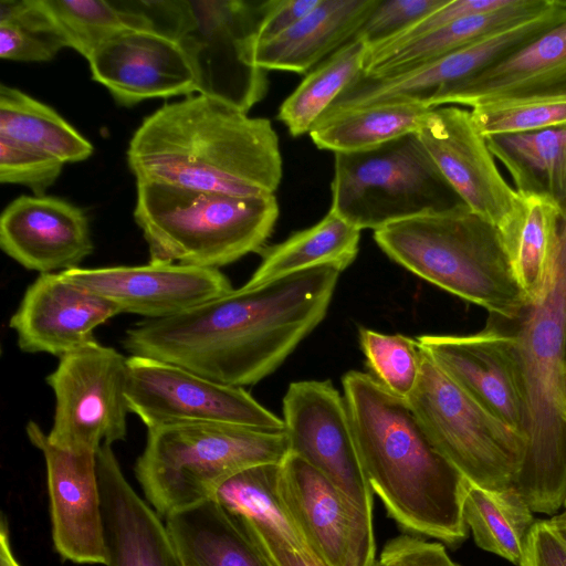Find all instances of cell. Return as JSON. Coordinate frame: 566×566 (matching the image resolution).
<instances>
[{
	"instance_id": "obj_1",
	"label": "cell",
	"mask_w": 566,
	"mask_h": 566,
	"mask_svg": "<svg viewBox=\"0 0 566 566\" xmlns=\"http://www.w3.org/2000/svg\"><path fill=\"white\" fill-rule=\"evenodd\" d=\"M298 271L126 331L132 355L167 361L219 384L245 387L271 375L325 317L339 274Z\"/></svg>"
},
{
	"instance_id": "obj_2",
	"label": "cell",
	"mask_w": 566,
	"mask_h": 566,
	"mask_svg": "<svg viewBox=\"0 0 566 566\" xmlns=\"http://www.w3.org/2000/svg\"><path fill=\"white\" fill-rule=\"evenodd\" d=\"M127 163L136 182L238 196L274 195L283 174L269 119L202 94L147 116L129 142Z\"/></svg>"
},
{
	"instance_id": "obj_3",
	"label": "cell",
	"mask_w": 566,
	"mask_h": 566,
	"mask_svg": "<svg viewBox=\"0 0 566 566\" xmlns=\"http://www.w3.org/2000/svg\"><path fill=\"white\" fill-rule=\"evenodd\" d=\"M342 384L363 470L388 516L407 532L449 545L464 541L468 480L438 451L407 400L363 371L346 373Z\"/></svg>"
},
{
	"instance_id": "obj_4",
	"label": "cell",
	"mask_w": 566,
	"mask_h": 566,
	"mask_svg": "<svg viewBox=\"0 0 566 566\" xmlns=\"http://www.w3.org/2000/svg\"><path fill=\"white\" fill-rule=\"evenodd\" d=\"M517 321L527 427L514 486L533 512L555 515L566 502V209L547 284Z\"/></svg>"
},
{
	"instance_id": "obj_5",
	"label": "cell",
	"mask_w": 566,
	"mask_h": 566,
	"mask_svg": "<svg viewBox=\"0 0 566 566\" xmlns=\"http://www.w3.org/2000/svg\"><path fill=\"white\" fill-rule=\"evenodd\" d=\"M374 240L399 265L492 315L517 321L530 305L499 230L464 203L390 223Z\"/></svg>"
},
{
	"instance_id": "obj_6",
	"label": "cell",
	"mask_w": 566,
	"mask_h": 566,
	"mask_svg": "<svg viewBox=\"0 0 566 566\" xmlns=\"http://www.w3.org/2000/svg\"><path fill=\"white\" fill-rule=\"evenodd\" d=\"M279 211L274 195L238 196L137 182L134 219L149 262L219 269L260 252Z\"/></svg>"
},
{
	"instance_id": "obj_7",
	"label": "cell",
	"mask_w": 566,
	"mask_h": 566,
	"mask_svg": "<svg viewBox=\"0 0 566 566\" xmlns=\"http://www.w3.org/2000/svg\"><path fill=\"white\" fill-rule=\"evenodd\" d=\"M291 453L285 429L233 423H180L147 429L135 475L160 517L213 497L233 475L282 463Z\"/></svg>"
},
{
	"instance_id": "obj_8",
	"label": "cell",
	"mask_w": 566,
	"mask_h": 566,
	"mask_svg": "<svg viewBox=\"0 0 566 566\" xmlns=\"http://www.w3.org/2000/svg\"><path fill=\"white\" fill-rule=\"evenodd\" d=\"M331 210L359 230L463 203L417 133L377 147L335 154Z\"/></svg>"
},
{
	"instance_id": "obj_9",
	"label": "cell",
	"mask_w": 566,
	"mask_h": 566,
	"mask_svg": "<svg viewBox=\"0 0 566 566\" xmlns=\"http://www.w3.org/2000/svg\"><path fill=\"white\" fill-rule=\"evenodd\" d=\"M406 400L438 451L468 481L493 490L514 485L525 437L482 407L426 355L417 386Z\"/></svg>"
},
{
	"instance_id": "obj_10",
	"label": "cell",
	"mask_w": 566,
	"mask_h": 566,
	"mask_svg": "<svg viewBox=\"0 0 566 566\" xmlns=\"http://www.w3.org/2000/svg\"><path fill=\"white\" fill-rule=\"evenodd\" d=\"M127 358L97 340L60 357L45 381L55 397L49 441L63 450L96 453L125 440Z\"/></svg>"
},
{
	"instance_id": "obj_11",
	"label": "cell",
	"mask_w": 566,
	"mask_h": 566,
	"mask_svg": "<svg viewBox=\"0 0 566 566\" xmlns=\"http://www.w3.org/2000/svg\"><path fill=\"white\" fill-rule=\"evenodd\" d=\"M189 1L192 22L178 43L193 71L197 94L248 113L269 87L268 71L255 63L263 2Z\"/></svg>"
},
{
	"instance_id": "obj_12",
	"label": "cell",
	"mask_w": 566,
	"mask_h": 566,
	"mask_svg": "<svg viewBox=\"0 0 566 566\" xmlns=\"http://www.w3.org/2000/svg\"><path fill=\"white\" fill-rule=\"evenodd\" d=\"M126 398L147 429L180 423H233L284 429V421L243 387L219 384L177 365L130 355Z\"/></svg>"
},
{
	"instance_id": "obj_13",
	"label": "cell",
	"mask_w": 566,
	"mask_h": 566,
	"mask_svg": "<svg viewBox=\"0 0 566 566\" xmlns=\"http://www.w3.org/2000/svg\"><path fill=\"white\" fill-rule=\"evenodd\" d=\"M283 421L291 453L327 478L358 510L373 517L374 492L363 470L344 396L329 380L290 384Z\"/></svg>"
},
{
	"instance_id": "obj_14",
	"label": "cell",
	"mask_w": 566,
	"mask_h": 566,
	"mask_svg": "<svg viewBox=\"0 0 566 566\" xmlns=\"http://www.w3.org/2000/svg\"><path fill=\"white\" fill-rule=\"evenodd\" d=\"M565 18L566 1L552 0L535 17L406 72L384 77L361 73L324 115L390 102H413L431 108V101L441 90L479 73Z\"/></svg>"
},
{
	"instance_id": "obj_15",
	"label": "cell",
	"mask_w": 566,
	"mask_h": 566,
	"mask_svg": "<svg viewBox=\"0 0 566 566\" xmlns=\"http://www.w3.org/2000/svg\"><path fill=\"white\" fill-rule=\"evenodd\" d=\"M279 495L305 546L324 566H373V517L294 453L281 464Z\"/></svg>"
},
{
	"instance_id": "obj_16",
	"label": "cell",
	"mask_w": 566,
	"mask_h": 566,
	"mask_svg": "<svg viewBox=\"0 0 566 566\" xmlns=\"http://www.w3.org/2000/svg\"><path fill=\"white\" fill-rule=\"evenodd\" d=\"M422 353L488 411L526 439L527 399L514 333L422 335Z\"/></svg>"
},
{
	"instance_id": "obj_17",
	"label": "cell",
	"mask_w": 566,
	"mask_h": 566,
	"mask_svg": "<svg viewBox=\"0 0 566 566\" xmlns=\"http://www.w3.org/2000/svg\"><path fill=\"white\" fill-rule=\"evenodd\" d=\"M417 134L462 202L499 229L514 209L518 193L501 172L471 111L458 105L434 107Z\"/></svg>"
},
{
	"instance_id": "obj_18",
	"label": "cell",
	"mask_w": 566,
	"mask_h": 566,
	"mask_svg": "<svg viewBox=\"0 0 566 566\" xmlns=\"http://www.w3.org/2000/svg\"><path fill=\"white\" fill-rule=\"evenodd\" d=\"M30 442L46 464L52 539L59 555L75 564L107 565L96 453L70 452L52 444L41 427L29 421Z\"/></svg>"
},
{
	"instance_id": "obj_19",
	"label": "cell",
	"mask_w": 566,
	"mask_h": 566,
	"mask_svg": "<svg viewBox=\"0 0 566 566\" xmlns=\"http://www.w3.org/2000/svg\"><path fill=\"white\" fill-rule=\"evenodd\" d=\"M60 273L113 302L120 313L144 319L170 317L233 290L219 269L179 263L78 266Z\"/></svg>"
},
{
	"instance_id": "obj_20",
	"label": "cell",
	"mask_w": 566,
	"mask_h": 566,
	"mask_svg": "<svg viewBox=\"0 0 566 566\" xmlns=\"http://www.w3.org/2000/svg\"><path fill=\"white\" fill-rule=\"evenodd\" d=\"M87 62L93 80L123 106L197 93L180 44L153 32L125 29L101 44Z\"/></svg>"
},
{
	"instance_id": "obj_21",
	"label": "cell",
	"mask_w": 566,
	"mask_h": 566,
	"mask_svg": "<svg viewBox=\"0 0 566 566\" xmlns=\"http://www.w3.org/2000/svg\"><path fill=\"white\" fill-rule=\"evenodd\" d=\"M118 314L113 302L60 272L43 273L27 287L9 326L22 352L60 358L95 340L93 331Z\"/></svg>"
},
{
	"instance_id": "obj_22",
	"label": "cell",
	"mask_w": 566,
	"mask_h": 566,
	"mask_svg": "<svg viewBox=\"0 0 566 566\" xmlns=\"http://www.w3.org/2000/svg\"><path fill=\"white\" fill-rule=\"evenodd\" d=\"M0 248L23 268L41 274L78 268L94 250L85 212L45 195L20 196L3 209Z\"/></svg>"
},
{
	"instance_id": "obj_23",
	"label": "cell",
	"mask_w": 566,
	"mask_h": 566,
	"mask_svg": "<svg viewBox=\"0 0 566 566\" xmlns=\"http://www.w3.org/2000/svg\"><path fill=\"white\" fill-rule=\"evenodd\" d=\"M106 566H182L166 524L127 481L109 444L96 452Z\"/></svg>"
},
{
	"instance_id": "obj_24",
	"label": "cell",
	"mask_w": 566,
	"mask_h": 566,
	"mask_svg": "<svg viewBox=\"0 0 566 566\" xmlns=\"http://www.w3.org/2000/svg\"><path fill=\"white\" fill-rule=\"evenodd\" d=\"M566 92V18L479 73L441 90L430 107Z\"/></svg>"
},
{
	"instance_id": "obj_25",
	"label": "cell",
	"mask_w": 566,
	"mask_h": 566,
	"mask_svg": "<svg viewBox=\"0 0 566 566\" xmlns=\"http://www.w3.org/2000/svg\"><path fill=\"white\" fill-rule=\"evenodd\" d=\"M378 0H321L294 27L255 48V63L265 71L308 73L349 42Z\"/></svg>"
},
{
	"instance_id": "obj_26",
	"label": "cell",
	"mask_w": 566,
	"mask_h": 566,
	"mask_svg": "<svg viewBox=\"0 0 566 566\" xmlns=\"http://www.w3.org/2000/svg\"><path fill=\"white\" fill-rule=\"evenodd\" d=\"M165 520L182 566H272L240 516L214 497Z\"/></svg>"
},
{
	"instance_id": "obj_27",
	"label": "cell",
	"mask_w": 566,
	"mask_h": 566,
	"mask_svg": "<svg viewBox=\"0 0 566 566\" xmlns=\"http://www.w3.org/2000/svg\"><path fill=\"white\" fill-rule=\"evenodd\" d=\"M517 193L514 209L497 230L531 304L541 296L549 279L565 210L547 195Z\"/></svg>"
},
{
	"instance_id": "obj_28",
	"label": "cell",
	"mask_w": 566,
	"mask_h": 566,
	"mask_svg": "<svg viewBox=\"0 0 566 566\" xmlns=\"http://www.w3.org/2000/svg\"><path fill=\"white\" fill-rule=\"evenodd\" d=\"M552 0H511L504 8L457 20L386 54L365 60L363 75L399 74L458 51L543 12Z\"/></svg>"
},
{
	"instance_id": "obj_29",
	"label": "cell",
	"mask_w": 566,
	"mask_h": 566,
	"mask_svg": "<svg viewBox=\"0 0 566 566\" xmlns=\"http://www.w3.org/2000/svg\"><path fill=\"white\" fill-rule=\"evenodd\" d=\"M360 231L329 209L314 226L264 247L260 251L261 262L245 285H260L321 265L344 271L357 256Z\"/></svg>"
},
{
	"instance_id": "obj_30",
	"label": "cell",
	"mask_w": 566,
	"mask_h": 566,
	"mask_svg": "<svg viewBox=\"0 0 566 566\" xmlns=\"http://www.w3.org/2000/svg\"><path fill=\"white\" fill-rule=\"evenodd\" d=\"M518 192L544 193L566 209V126L486 138Z\"/></svg>"
},
{
	"instance_id": "obj_31",
	"label": "cell",
	"mask_w": 566,
	"mask_h": 566,
	"mask_svg": "<svg viewBox=\"0 0 566 566\" xmlns=\"http://www.w3.org/2000/svg\"><path fill=\"white\" fill-rule=\"evenodd\" d=\"M432 108L413 102L380 103L324 115L310 130L321 149L355 153L417 133Z\"/></svg>"
},
{
	"instance_id": "obj_32",
	"label": "cell",
	"mask_w": 566,
	"mask_h": 566,
	"mask_svg": "<svg viewBox=\"0 0 566 566\" xmlns=\"http://www.w3.org/2000/svg\"><path fill=\"white\" fill-rule=\"evenodd\" d=\"M533 513L514 485L493 490L467 483L462 514L475 544L515 565L536 522Z\"/></svg>"
},
{
	"instance_id": "obj_33",
	"label": "cell",
	"mask_w": 566,
	"mask_h": 566,
	"mask_svg": "<svg viewBox=\"0 0 566 566\" xmlns=\"http://www.w3.org/2000/svg\"><path fill=\"white\" fill-rule=\"evenodd\" d=\"M0 136L43 151L63 164L90 158L94 147L46 104L1 84Z\"/></svg>"
},
{
	"instance_id": "obj_34",
	"label": "cell",
	"mask_w": 566,
	"mask_h": 566,
	"mask_svg": "<svg viewBox=\"0 0 566 566\" xmlns=\"http://www.w3.org/2000/svg\"><path fill=\"white\" fill-rule=\"evenodd\" d=\"M367 44L353 38L312 71L282 103L280 119L294 137L310 133L336 98L364 71Z\"/></svg>"
},
{
	"instance_id": "obj_35",
	"label": "cell",
	"mask_w": 566,
	"mask_h": 566,
	"mask_svg": "<svg viewBox=\"0 0 566 566\" xmlns=\"http://www.w3.org/2000/svg\"><path fill=\"white\" fill-rule=\"evenodd\" d=\"M281 464L249 468L220 485L213 497L237 515L282 536L291 545L306 547L279 495Z\"/></svg>"
},
{
	"instance_id": "obj_36",
	"label": "cell",
	"mask_w": 566,
	"mask_h": 566,
	"mask_svg": "<svg viewBox=\"0 0 566 566\" xmlns=\"http://www.w3.org/2000/svg\"><path fill=\"white\" fill-rule=\"evenodd\" d=\"M67 48L40 0L0 1V56L17 62H48Z\"/></svg>"
},
{
	"instance_id": "obj_37",
	"label": "cell",
	"mask_w": 566,
	"mask_h": 566,
	"mask_svg": "<svg viewBox=\"0 0 566 566\" xmlns=\"http://www.w3.org/2000/svg\"><path fill=\"white\" fill-rule=\"evenodd\" d=\"M470 111L485 138L560 127L566 126V92L497 99Z\"/></svg>"
},
{
	"instance_id": "obj_38",
	"label": "cell",
	"mask_w": 566,
	"mask_h": 566,
	"mask_svg": "<svg viewBox=\"0 0 566 566\" xmlns=\"http://www.w3.org/2000/svg\"><path fill=\"white\" fill-rule=\"evenodd\" d=\"M67 48L86 60L105 41L128 29L112 0H40Z\"/></svg>"
},
{
	"instance_id": "obj_39",
	"label": "cell",
	"mask_w": 566,
	"mask_h": 566,
	"mask_svg": "<svg viewBox=\"0 0 566 566\" xmlns=\"http://www.w3.org/2000/svg\"><path fill=\"white\" fill-rule=\"evenodd\" d=\"M359 344L373 376L391 394L407 399L417 386L424 357L417 339L360 327Z\"/></svg>"
},
{
	"instance_id": "obj_40",
	"label": "cell",
	"mask_w": 566,
	"mask_h": 566,
	"mask_svg": "<svg viewBox=\"0 0 566 566\" xmlns=\"http://www.w3.org/2000/svg\"><path fill=\"white\" fill-rule=\"evenodd\" d=\"M64 164L56 158L0 136V182L29 188L44 196L60 177Z\"/></svg>"
},
{
	"instance_id": "obj_41",
	"label": "cell",
	"mask_w": 566,
	"mask_h": 566,
	"mask_svg": "<svg viewBox=\"0 0 566 566\" xmlns=\"http://www.w3.org/2000/svg\"><path fill=\"white\" fill-rule=\"evenodd\" d=\"M128 29L153 32L176 42L192 22L189 0H112Z\"/></svg>"
},
{
	"instance_id": "obj_42",
	"label": "cell",
	"mask_w": 566,
	"mask_h": 566,
	"mask_svg": "<svg viewBox=\"0 0 566 566\" xmlns=\"http://www.w3.org/2000/svg\"><path fill=\"white\" fill-rule=\"evenodd\" d=\"M448 0H378L354 38L368 48L384 43L447 3Z\"/></svg>"
},
{
	"instance_id": "obj_43",
	"label": "cell",
	"mask_w": 566,
	"mask_h": 566,
	"mask_svg": "<svg viewBox=\"0 0 566 566\" xmlns=\"http://www.w3.org/2000/svg\"><path fill=\"white\" fill-rule=\"evenodd\" d=\"M511 0H448L401 33L367 49L365 60L386 54L399 46L430 34L457 20L504 8Z\"/></svg>"
},
{
	"instance_id": "obj_44",
	"label": "cell",
	"mask_w": 566,
	"mask_h": 566,
	"mask_svg": "<svg viewBox=\"0 0 566 566\" xmlns=\"http://www.w3.org/2000/svg\"><path fill=\"white\" fill-rule=\"evenodd\" d=\"M379 558L388 566H460L450 558L441 543L409 534L389 539Z\"/></svg>"
},
{
	"instance_id": "obj_45",
	"label": "cell",
	"mask_w": 566,
	"mask_h": 566,
	"mask_svg": "<svg viewBox=\"0 0 566 566\" xmlns=\"http://www.w3.org/2000/svg\"><path fill=\"white\" fill-rule=\"evenodd\" d=\"M517 566H566V535L551 518L535 522Z\"/></svg>"
},
{
	"instance_id": "obj_46",
	"label": "cell",
	"mask_w": 566,
	"mask_h": 566,
	"mask_svg": "<svg viewBox=\"0 0 566 566\" xmlns=\"http://www.w3.org/2000/svg\"><path fill=\"white\" fill-rule=\"evenodd\" d=\"M321 0H269L263 1L262 15L256 31V45L284 33L313 9Z\"/></svg>"
},
{
	"instance_id": "obj_47",
	"label": "cell",
	"mask_w": 566,
	"mask_h": 566,
	"mask_svg": "<svg viewBox=\"0 0 566 566\" xmlns=\"http://www.w3.org/2000/svg\"><path fill=\"white\" fill-rule=\"evenodd\" d=\"M240 518L272 566H324L307 547L293 546L282 536Z\"/></svg>"
},
{
	"instance_id": "obj_48",
	"label": "cell",
	"mask_w": 566,
	"mask_h": 566,
	"mask_svg": "<svg viewBox=\"0 0 566 566\" xmlns=\"http://www.w3.org/2000/svg\"><path fill=\"white\" fill-rule=\"evenodd\" d=\"M0 566H21L11 548L9 525L4 515L0 524Z\"/></svg>"
},
{
	"instance_id": "obj_49",
	"label": "cell",
	"mask_w": 566,
	"mask_h": 566,
	"mask_svg": "<svg viewBox=\"0 0 566 566\" xmlns=\"http://www.w3.org/2000/svg\"><path fill=\"white\" fill-rule=\"evenodd\" d=\"M562 531L563 533L566 535V507L565 510L559 513V514H556L554 515L552 518H551Z\"/></svg>"
},
{
	"instance_id": "obj_50",
	"label": "cell",
	"mask_w": 566,
	"mask_h": 566,
	"mask_svg": "<svg viewBox=\"0 0 566 566\" xmlns=\"http://www.w3.org/2000/svg\"><path fill=\"white\" fill-rule=\"evenodd\" d=\"M373 566H388L385 564L380 558L376 559L375 564Z\"/></svg>"
},
{
	"instance_id": "obj_51",
	"label": "cell",
	"mask_w": 566,
	"mask_h": 566,
	"mask_svg": "<svg viewBox=\"0 0 566 566\" xmlns=\"http://www.w3.org/2000/svg\"><path fill=\"white\" fill-rule=\"evenodd\" d=\"M564 397H565V403H566V376L564 381Z\"/></svg>"
},
{
	"instance_id": "obj_52",
	"label": "cell",
	"mask_w": 566,
	"mask_h": 566,
	"mask_svg": "<svg viewBox=\"0 0 566 566\" xmlns=\"http://www.w3.org/2000/svg\"><path fill=\"white\" fill-rule=\"evenodd\" d=\"M564 506L566 507V502H565V505H564Z\"/></svg>"
}]
</instances>
